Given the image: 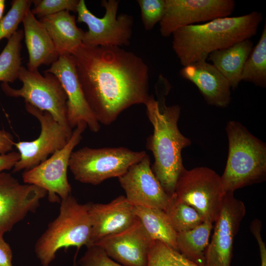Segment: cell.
Here are the masks:
<instances>
[{"label":"cell","instance_id":"5b68a950","mask_svg":"<svg viewBox=\"0 0 266 266\" xmlns=\"http://www.w3.org/2000/svg\"><path fill=\"white\" fill-rule=\"evenodd\" d=\"M90 204L79 203L71 195L61 200L59 215L35 244L34 252L41 266H50L61 249L90 246Z\"/></svg>","mask_w":266,"mask_h":266},{"label":"cell","instance_id":"f546056e","mask_svg":"<svg viewBox=\"0 0 266 266\" xmlns=\"http://www.w3.org/2000/svg\"><path fill=\"white\" fill-rule=\"evenodd\" d=\"M141 19L147 31L152 30L162 19L165 8V0H137Z\"/></svg>","mask_w":266,"mask_h":266},{"label":"cell","instance_id":"44dd1931","mask_svg":"<svg viewBox=\"0 0 266 266\" xmlns=\"http://www.w3.org/2000/svg\"><path fill=\"white\" fill-rule=\"evenodd\" d=\"M59 55H71L82 44L84 31L77 27L75 17L65 10L39 18Z\"/></svg>","mask_w":266,"mask_h":266},{"label":"cell","instance_id":"ffe728a7","mask_svg":"<svg viewBox=\"0 0 266 266\" xmlns=\"http://www.w3.org/2000/svg\"><path fill=\"white\" fill-rule=\"evenodd\" d=\"M25 44L29 54L28 69L38 70L42 65L49 66L59 55L47 31L29 9L22 20Z\"/></svg>","mask_w":266,"mask_h":266},{"label":"cell","instance_id":"7402d4cb","mask_svg":"<svg viewBox=\"0 0 266 266\" xmlns=\"http://www.w3.org/2000/svg\"><path fill=\"white\" fill-rule=\"evenodd\" d=\"M253 49V42L246 39L213 51L207 59L228 80L231 88L235 89L241 82L243 68Z\"/></svg>","mask_w":266,"mask_h":266},{"label":"cell","instance_id":"3957f363","mask_svg":"<svg viewBox=\"0 0 266 266\" xmlns=\"http://www.w3.org/2000/svg\"><path fill=\"white\" fill-rule=\"evenodd\" d=\"M146 114L153 128L146 147L154 158L151 169L165 192L170 197L177 181L185 170L181 152L190 145L191 140L183 135L178 127L181 108L177 104L166 106L164 101L150 95L145 104Z\"/></svg>","mask_w":266,"mask_h":266},{"label":"cell","instance_id":"30bf717a","mask_svg":"<svg viewBox=\"0 0 266 266\" xmlns=\"http://www.w3.org/2000/svg\"><path fill=\"white\" fill-rule=\"evenodd\" d=\"M87 127L85 122H80L65 147L36 166L25 170L22 174L24 183L45 190L48 200L52 203L60 202L61 200L71 195V187L67 176L69 161L74 148L81 141L82 133Z\"/></svg>","mask_w":266,"mask_h":266},{"label":"cell","instance_id":"83f0119b","mask_svg":"<svg viewBox=\"0 0 266 266\" xmlns=\"http://www.w3.org/2000/svg\"><path fill=\"white\" fill-rule=\"evenodd\" d=\"M147 266H199L163 243L153 240L149 250Z\"/></svg>","mask_w":266,"mask_h":266},{"label":"cell","instance_id":"8fae6325","mask_svg":"<svg viewBox=\"0 0 266 266\" xmlns=\"http://www.w3.org/2000/svg\"><path fill=\"white\" fill-rule=\"evenodd\" d=\"M27 111L36 118L40 124L38 137L32 141L15 143L20 158L13 168V172L27 170L46 160L50 155L65 147L73 131L61 125L49 112L41 111L25 103Z\"/></svg>","mask_w":266,"mask_h":266},{"label":"cell","instance_id":"ac0fdd59","mask_svg":"<svg viewBox=\"0 0 266 266\" xmlns=\"http://www.w3.org/2000/svg\"><path fill=\"white\" fill-rule=\"evenodd\" d=\"M89 214L91 223L90 246L108 235L127 229L137 219L134 206L124 196L108 203L90 202Z\"/></svg>","mask_w":266,"mask_h":266},{"label":"cell","instance_id":"5bb4252c","mask_svg":"<svg viewBox=\"0 0 266 266\" xmlns=\"http://www.w3.org/2000/svg\"><path fill=\"white\" fill-rule=\"evenodd\" d=\"M47 195L39 187L21 184L10 173H0V232L11 231L29 213H34Z\"/></svg>","mask_w":266,"mask_h":266},{"label":"cell","instance_id":"52a82bcc","mask_svg":"<svg viewBox=\"0 0 266 266\" xmlns=\"http://www.w3.org/2000/svg\"><path fill=\"white\" fill-rule=\"evenodd\" d=\"M18 79L23 84L20 89L2 83L1 90L7 96L24 98L25 103L50 113L61 125L72 130L67 119L66 95L55 75L44 71L43 76L38 70L31 71L22 66Z\"/></svg>","mask_w":266,"mask_h":266},{"label":"cell","instance_id":"7c38bea8","mask_svg":"<svg viewBox=\"0 0 266 266\" xmlns=\"http://www.w3.org/2000/svg\"><path fill=\"white\" fill-rule=\"evenodd\" d=\"M235 6L233 0H165L160 33L168 37L183 27L229 17Z\"/></svg>","mask_w":266,"mask_h":266},{"label":"cell","instance_id":"ba28073f","mask_svg":"<svg viewBox=\"0 0 266 266\" xmlns=\"http://www.w3.org/2000/svg\"><path fill=\"white\" fill-rule=\"evenodd\" d=\"M119 0H103L101 6L105 9L103 17H98L87 8L84 0H79L77 21L85 23L82 44L90 46H128L132 35L133 17L128 14L117 15Z\"/></svg>","mask_w":266,"mask_h":266},{"label":"cell","instance_id":"4316f807","mask_svg":"<svg viewBox=\"0 0 266 266\" xmlns=\"http://www.w3.org/2000/svg\"><path fill=\"white\" fill-rule=\"evenodd\" d=\"M164 212L170 225L177 233L193 229L204 222L195 208L179 200L174 195Z\"/></svg>","mask_w":266,"mask_h":266},{"label":"cell","instance_id":"d6a6232c","mask_svg":"<svg viewBox=\"0 0 266 266\" xmlns=\"http://www.w3.org/2000/svg\"><path fill=\"white\" fill-rule=\"evenodd\" d=\"M262 227L261 221L256 219L251 222L250 229L259 245L261 257V266H266V247L265 243L263 240L261 236Z\"/></svg>","mask_w":266,"mask_h":266},{"label":"cell","instance_id":"e575fe53","mask_svg":"<svg viewBox=\"0 0 266 266\" xmlns=\"http://www.w3.org/2000/svg\"><path fill=\"white\" fill-rule=\"evenodd\" d=\"M20 158L18 152L11 151L0 155V173L13 168Z\"/></svg>","mask_w":266,"mask_h":266},{"label":"cell","instance_id":"f1b7e54d","mask_svg":"<svg viewBox=\"0 0 266 266\" xmlns=\"http://www.w3.org/2000/svg\"><path fill=\"white\" fill-rule=\"evenodd\" d=\"M32 3L30 0L12 1L10 9L0 22V41L4 38L8 39L17 30Z\"/></svg>","mask_w":266,"mask_h":266},{"label":"cell","instance_id":"4fadbf2b","mask_svg":"<svg viewBox=\"0 0 266 266\" xmlns=\"http://www.w3.org/2000/svg\"><path fill=\"white\" fill-rule=\"evenodd\" d=\"M245 213L244 203L233 193L225 194L205 251V266H230L234 237Z\"/></svg>","mask_w":266,"mask_h":266},{"label":"cell","instance_id":"1f68e13d","mask_svg":"<svg viewBox=\"0 0 266 266\" xmlns=\"http://www.w3.org/2000/svg\"><path fill=\"white\" fill-rule=\"evenodd\" d=\"M86 248L75 266H123L110 258L98 245H92Z\"/></svg>","mask_w":266,"mask_h":266},{"label":"cell","instance_id":"7a4b0ae2","mask_svg":"<svg viewBox=\"0 0 266 266\" xmlns=\"http://www.w3.org/2000/svg\"><path fill=\"white\" fill-rule=\"evenodd\" d=\"M262 21V14L255 11L183 27L172 34V49L183 66L206 61L213 51L250 39L257 33Z\"/></svg>","mask_w":266,"mask_h":266},{"label":"cell","instance_id":"4dcf8cb0","mask_svg":"<svg viewBox=\"0 0 266 266\" xmlns=\"http://www.w3.org/2000/svg\"><path fill=\"white\" fill-rule=\"evenodd\" d=\"M78 2L77 0H33L34 7L31 11L39 18L65 10L76 12Z\"/></svg>","mask_w":266,"mask_h":266},{"label":"cell","instance_id":"2e32d148","mask_svg":"<svg viewBox=\"0 0 266 266\" xmlns=\"http://www.w3.org/2000/svg\"><path fill=\"white\" fill-rule=\"evenodd\" d=\"M45 71L55 75L65 91L67 97V119L70 128H75L80 122L84 121L91 132L98 133L100 128V124L85 99L73 56H59L57 60Z\"/></svg>","mask_w":266,"mask_h":266},{"label":"cell","instance_id":"d590c367","mask_svg":"<svg viewBox=\"0 0 266 266\" xmlns=\"http://www.w3.org/2000/svg\"><path fill=\"white\" fill-rule=\"evenodd\" d=\"M15 143L11 133L4 130H0V155L11 152Z\"/></svg>","mask_w":266,"mask_h":266},{"label":"cell","instance_id":"277c9868","mask_svg":"<svg viewBox=\"0 0 266 266\" xmlns=\"http://www.w3.org/2000/svg\"><path fill=\"white\" fill-rule=\"evenodd\" d=\"M226 166L221 177L224 192L233 193L239 188L264 181L266 176V146L241 123L228 122Z\"/></svg>","mask_w":266,"mask_h":266},{"label":"cell","instance_id":"6da1fadb","mask_svg":"<svg viewBox=\"0 0 266 266\" xmlns=\"http://www.w3.org/2000/svg\"><path fill=\"white\" fill-rule=\"evenodd\" d=\"M71 55L85 99L100 124L110 125L128 108L147 102L149 68L140 57L120 47L83 44Z\"/></svg>","mask_w":266,"mask_h":266},{"label":"cell","instance_id":"8992f818","mask_svg":"<svg viewBox=\"0 0 266 266\" xmlns=\"http://www.w3.org/2000/svg\"><path fill=\"white\" fill-rule=\"evenodd\" d=\"M146 154L124 147L86 146L72 152L68 168L77 181L97 185L107 179L122 176Z\"/></svg>","mask_w":266,"mask_h":266},{"label":"cell","instance_id":"8d00e7d4","mask_svg":"<svg viewBox=\"0 0 266 266\" xmlns=\"http://www.w3.org/2000/svg\"><path fill=\"white\" fill-rule=\"evenodd\" d=\"M5 7V0H0V22L2 18V15L3 13L4 9Z\"/></svg>","mask_w":266,"mask_h":266},{"label":"cell","instance_id":"d6986e66","mask_svg":"<svg viewBox=\"0 0 266 266\" xmlns=\"http://www.w3.org/2000/svg\"><path fill=\"white\" fill-rule=\"evenodd\" d=\"M180 74L196 86L208 104L219 107L229 105L230 83L212 64L206 61L194 63L184 66Z\"/></svg>","mask_w":266,"mask_h":266},{"label":"cell","instance_id":"603a6c76","mask_svg":"<svg viewBox=\"0 0 266 266\" xmlns=\"http://www.w3.org/2000/svg\"><path fill=\"white\" fill-rule=\"evenodd\" d=\"M134 212L153 240L159 241L178 251L176 242L177 233L168 222L164 211L151 207L134 206Z\"/></svg>","mask_w":266,"mask_h":266},{"label":"cell","instance_id":"836d02e7","mask_svg":"<svg viewBox=\"0 0 266 266\" xmlns=\"http://www.w3.org/2000/svg\"><path fill=\"white\" fill-rule=\"evenodd\" d=\"M3 235V233L0 232V266H13L12 251Z\"/></svg>","mask_w":266,"mask_h":266},{"label":"cell","instance_id":"9c48e42d","mask_svg":"<svg viewBox=\"0 0 266 266\" xmlns=\"http://www.w3.org/2000/svg\"><path fill=\"white\" fill-rule=\"evenodd\" d=\"M225 194L220 176L210 168L197 167L185 169L177 181L174 196L195 208L204 221L213 223Z\"/></svg>","mask_w":266,"mask_h":266},{"label":"cell","instance_id":"d4e9b609","mask_svg":"<svg viewBox=\"0 0 266 266\" xmlns=\"http://www.w3.org/2000/svg\"><path fill=\"white\" fill-rule=\"evenodd\" d=\"M24 31L17 30L8 39L0 54V81L13 83L18 79L21 67V41Z\"/></svg>","mask_w":266,"mask_h":266},{"label":"cell","instance_id":"484cf974","mask_svg":"<svg viewBox=\"0 0 266 266\" xmlns=\"http://www.w3.org/2000/svg\"><path fill=\"white\" fill-rule=\"evenodd\" d=\"M255 86H266V24L257 45L247 58L241 75V81Z\"/></svg>","mask_w":266,"mask_h":266},{"label":"cell","instance_id":"e0dca14e","mask_svg":"<svg viewBox=\"0 0 266 266\" xmlns=\"http://www.w3.org/2000/svg\"><path fill=\"white\" fill-rule=\"evenodd\" d=\"M152 241L137 218L127 229L108 235L94 245L101 247L110 258L123 266H147Z\"/></svg>","mask_w":266,"mask_h":266},{"label":"cell","instance_id":"9a60e30c","mask_svg":"<svg viewBox=\"0 0 266 266\" xmlns=\"http://www.w3.org/2000/svg\"><path fill=\"white\" fill-rule=\"evenodd\" d=\"M150 157L146 155L132 166L118 180L126 198L133 206L157 208L165 211L171 197L165 191L151 167Z\"/></svg>","mask_w":266,"mask_h":266},{"label":"cell","instance_id":"cb8c5ba5","mask_svg":"<svg viewBox=\"0 0 266 266\" xmlns=\"http://www.w3.org/2000/svg\"><path fill=\"white\" fill-rule=\"evenodd\" d=\"M212 224L204 221L193 229L177 233L178 251L199 266H205V251L209 244Z\"/></svg>","mask_w":266,"mask_h":266}]
</instances>
